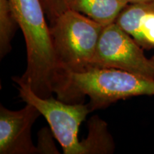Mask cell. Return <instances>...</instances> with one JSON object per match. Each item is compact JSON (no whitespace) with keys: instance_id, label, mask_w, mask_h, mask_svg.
<instances>
[{"instance_id":"1","label":"cell","mask_w":154,"mask_h":154,"mask_svg":"<svg viewBox=\"0 0 154 154\" xmlns=\"http://www.w3.org/2000/svg\"><path fill=\"white\" fill-rule=\"evenodd\" d=\"M58 99L69 103H83L88 96L91 112L119 100L154 96V79L113 68H92L58 76L54 84Z\"/></svg>"},{"instance_id":"7","label":"cell","mask_w":154,"mask_h":154,"mask_svg":"<svg viewBox=\"0 0 154 154\" xmlns=\"http://www.w3.org/2000/svg\"><path fill=\"white\" fill-rule=\"evenodd\" d=\"M115 23L142 49H154V2L128 4Z\"/></svg>"},{"instance_id":"11","label":"cell","mask_w":154,"mask_h":154,"mask_svg":"<svg viewBox=\"0 0 154 154\" xmlns=\"http://www.w3.org/2000/svg\"><path fill=\"white\" fill-rule=\"evenodd\" d=\"M46 16L51 24L64 11L68 10L66 0H40Z\"/></svg>"},{"instance_id":"4","label":"cell","mask_w":154,"mask_h":154,"mask_svg":"<svg viewBox=\"0 0 154 154\" xmlns=\"http://www.w3.org/2000/svg\"><path fill=\"white\" fill-rule=\"evenodd\" d=\"M19 97L26 103L33 105L41 113L64 154H88L84 139L79 141V129L82 123L91 112L88 104L69 103L52 96L42 98L34 93L30 86L17 83Z\"/></svg>"},{"instance_id":"5","label":"cell","mask_w":154,"mask_h":154,"mask_svg":"<svg viewBox=\"0 0 154 154\" xmlns=\"http://www.w3.org/2000/svg\"><path fill=\"white\" fill-rule=\"evenodd\" d=\"M143 50L118 24L111 23L102 30L90 69H117L154 79V56L146 57Z\"/></svg>"},{"instance_id":"3","label":"cell","mask_w":154,"mask_h":154,"mask_svg":"<svg viewBox=\"0 0 154 154\" xmlns=\"http://www.w3.org/2000/svg\"><path fill=\"white\" fill-rule=\"evenodd\" d=\"M104 26L70 9L50 24L57 67L54 82L62 74L84 72L90 69Z\"/></svg>"},{"instance_id":"9","label":"cell","mask_w":154,"mask_h":154,"mask_svg":"<svg viewBox=\"0 0 154 154\" xmlns=\"http://www.w3.org/2000/svg\"><path fill=\"white\" fill-rule=\"evenodd\" d=\"M88 136L84 140L88 154L112 153L115 144L106 123L98 116H94L88 121Z\"/></svg>"},{"instance_id":"13","label":"cell","mask_w":154,"mask_h":154,"mask_svg":"<svg viewBox=\"0 0 154 154\" xmlns=\"http://www.w3.org/2000/svg\"><path fill=\"white\" fill-rule=\"evenodd\" d=\"M129 4L135 3H142V2H154V0H126Z\"/></svg>"},{"instance_id":"10","label":"cell","mask_w":154,"mask_h":154,"mask_svg":"<svg viewBox=\"0 0 154 154\" xmlns=\"http://www.w3.org/2000/svg\"><path fill=\"white\" fill-rule=\"evenodd\" d=\"M19 25L9 0H0V57L11 50V40Z\"/></svg>"},{"instance_id":"2","label":"cell","mask_w":154,"mask_h":154,"mask_svg":"<svg viewBox=\"0 0 154 154\" xmlns=\"http://www.w3.org/2000/svg\"><path fill=\"white\" fill-rule=\"evenodd\" d=\"M26 47L27 66L22 76H14L17 83L30 86L36 95L49 98L54 93L57 73L50 29L40 0H9Z\"/></svg>"},{"instance_id":"8","label":"cell","mask_w":154,"mask_h":154,"mask_svg":"<svg viewBox=\"0 0 154 154\" xmlns=\"http://www.w3.org/2000/svg\"><path fill=\"white\" fill-rule=\"evenodd\" d=\"M128 4L126 0H66L68 9L85 15L103 26L115 22Z\"/></svg>"},{"instance_id":"12","label":"cell","mask_w":154,"mask_h":154,"mask_svg":"<svg viewBox=\"0 0 154 154\" xmlns=\"http://www.w3.org/2000/svg\"><path fill=\"white\" fill-rule=\"evenodd\" d=\"M38 136V145L36 147L38 153H59L55 147L49 131L46 128L42 129Z\"/></svg>"},{"instance_id":"6","label":"cell","mask_w":154,"mask_h":154,"mask_svg":"<svg viewBox=\"0 0 154 154\" xmlns=\"http://www.w3.org/2000/svg\"><path fill=\"white\" fill-rule=\"evenodd\" d=\"M41 113L26 103L19 111L0 106V153H38L32 138V128Z\"/></svg>"}]
</instances>
